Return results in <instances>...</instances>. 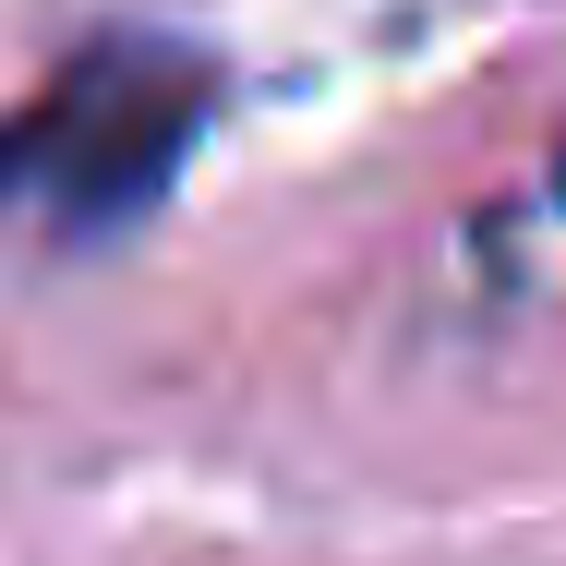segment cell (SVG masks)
<instances>
[{"label":"cell","mask_w":566,"mask_h":566,"mask_svg":"<svg viewBox=\"0 0 566 566\" xmlns=\"http://www.w3.org/2000/svg\"><path fill=\"white\" fill-rule=\"evenodd\" d=\"M206 120H218V61L181 36L109 24L0 120V206H36L61 241H109L169 206Z\"/></svg>","instance_id":"6da1fadb"}]
</instances>
